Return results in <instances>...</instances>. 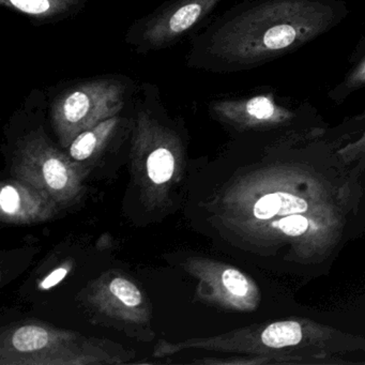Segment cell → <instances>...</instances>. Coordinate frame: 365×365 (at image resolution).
Masks as SVG:
<instances>
[{"instance_id": "1", "label": "cell", "mask_w": 365, "mask_h": 365, "mask_svg": "<svg viewBox=\"0 0 365 365\" xmlns=\"http://www.w3.org/2000/svg\"><path fill=\"white\" fill-rule=\"evenodd\" d=\"M348 14L344 0H242L192 36L185 65L217 74L256 69L297 52Z\"/></svg>"}, {"instance_id": "2", "label": "cell", "mask_w": 365, "mask_h": 365, "mask_svg": "<svg viewBox=\"0 0 365 365\" xmlns=\"http://www.w3.org/2000/svg\"><path fill=\"white\" fill-rule=\"evenodd\" d=\"M180 125L168 114L159 87L140 83L133 100L132 174L149 208L163 206L182 177L185 147Z\"/></svg>"}, {"instance_id": "3", "label": "cell", "mask_w": 365, "mask_h": 365, "mask_svg": "<svg viewBox=\"0 0 365 365\" xmlns=\"http://www.w3.org/2000/svg\"><path fill=\"white\" fill-rule=\"evenodd\" d=\"M46 117V91L31 89L12 123L16 130L12 176L43 191L59 208H69L84 196L89 168L74 162L52 142L44 127Z\"/></svg>"}, {"instance_id": "4", "label": "cell", "mask_w": 365, "mask_h": 365, "mask_svg": "<svg viewBox=\"0 0 365 365\" xmlns=\"http://www.w3.org/2000/svg\"><path fill=\"white\" fill-rule=\"evenodd\" d=\"M132 358L114 341L38 320L12 324L0 335V365H114Z\"/></svg>"}, {"instance_id": "5", "label": "cell", "mask_w": 365, "mask_h": 365, "mask_svg": "<svg viewBox=\"0 0 365 365\" xmlns=\"http://www.w3.org/2000/svg\"><path fill=\"white\" fill-rule=\"evenodd\" d=\"M138 83L123 74L65 81L46 89L48 120L59 146L131 108Z\"/></svg>"}, {"instance_id": "6", "label": "cell", "mask_w": 365, "mask_h": 365, "mask_svg": "<svg viewBox=\"0 0 365 365\" xmlns=\"http://www.w3.org/2000/svg\"><path fill=\"white\" fill-rule=\"evenodd\" d=\"M208 112L217 123L238 132L298 130L314 125L317 118L311 104L294 101L269 87L213 99Z\"/></svg>"}, {"instance_id": "7", "label": "cell", "mask_w": 365, "mask_h": 365, "mask_svg": "<svg viewBox=\"0 0 365 365\" xmlns=\"http://www.w3.org/2000/svg\"><path fill=\"white\" fill-rule=\"evenodd\" d=\"M224 0H168L142 18L125 34V46L148 55L176 46L202 29Z\"/></svg>"}, {"instance_id": "8", "label": "cell", "mask_w": 365, "mask_h": 365, "mask_svg": "<svg viewBox=\"0 0 365 365\" xmlns=\"http://www.w3.org/2000/svg\"><path fill=\"white\" fill-rule=\"evenodd\" d=\"M85 303L93 313L129 330L149 326L151 307L146 294L121 271L110 270L89 283Z\"/></svg>"}, {"instance_id": "9", "label": "cell", "mask_w": 365, "mask_h": 365, "mask_svg": "<svg viewBox=\"0 0 365 365\" xmlns=\"http://www.w3.org/2000/svg\"><path fill=\"white\" fill-rule=\"evenodd\" d=\"M183 268L197 281L200 300L241 311L255 304V286L238 269L198 256L187 258Z\"/></svg>"}, {"instance_id": "10", "label": "cell", "mask_w": 365, "mask_h": 365, "mask_svg": "<svg viewBox=\"0 0 365 365\" xmlns=\"http://www.w3.org/2000/svg\"><path fill=\"white\" fill-rule=\"evenodd\" d=\"M61 210L50 196L26 181L14 177L1 185L0 219L4 223H42L52 220Z\"/></svg>"}, {"instance_id": "11", "label": "cell", "mask_w": 365, "mask_h": 365, "mask_svg": "<svg viewBox=\"0 0 365 365\" xmlns=\"http://www.w3.org/2000/svg\"><path fill=\"white\" fill-rule=\"evenodd\" d=\"M125 113H127V110L101 121L76 136L73 142L65 149L66 153L74 162L84 165L97 159L123 130L132 127L133 108L128 116Z\"/></svg>"}, {"instance_id": "12", "label": "cell", "mask_w": 365, "mask_h": 365, "mask_svg": "<svg viewBox=\"0 0 365 365\" xmlns=\"http://www.w3.org/2000/svg\"><path fill=\"white\" fill-rule=\"evenodd\" d=\"M91 0H0V6L22 14L35 26L56 24L74 18Z\"/></svg>"}, {"instance_id": "13", "label": "cell", "mask_w": 365, "mask_h": 365, "mask_svg": "<svg viewBox=\"0 0 365 365\" xmlns=\"http://www.w3.org/2000/svg\"><path fill=\"white\" fill-rule=\"evenodd\" d=\"M365 88V36L361 38L349 59V67L337 84L327 93V98L341 106L354 93Z\"/></svg>"}, {"instance_id": "14", "label": "cell", "mask_w": 365, "mask_h": 365, "mask_svg": "<svg viewBox=\"0 0 365 365\" xmlns=\"http://www.w3.org/2000/svg\"><path fill=\"white\" fill-rule=\"evenodd\" d=\"M302 336V328L298 322H279L267 327L260 339L268 347L284 348L300 343Z\"/></svg>"}, {"instance_id": "15", "label": "cell", "mask_w": 365, "mask_h": 365, "mask_svg": "<svg viewBox=\"0 0 365 365\" xmlns=\"http://www.w3.org/2000/svg\"><path fill=\"white\" fill-rule=\"evenodd\" d=\"M72 270V262H66L57 268L53 269L46 277L41 279L38 284L40 290L52 289L55 286L63 281Z\"/></svg>"}]
</instances>
